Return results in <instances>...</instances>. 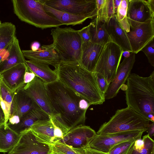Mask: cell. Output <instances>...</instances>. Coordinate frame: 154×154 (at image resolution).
I'll return each mask as SVG.
<instances>
[{
	"label": "cell",
	"instance_id": "cell-3",
	"mask_svg": "<svg viewBox=\"0 0 154 154\" xmlns=\"http://www.w3.org/2000/svg\"><path fill=\"white\" fill-rule=\"evenodd\" d=\"M125 89L128 107L154 122V71L147 77L130 73Z\"/></svg>",
	"mask_w": 154,
	"mask_h": 154
},
{
	"label": "cell",
	"instance_id": "cell-32",
	"mask_svg": "<svg viewBox=\"0 0 154 154\" xmlns=\"http://www.w3.org/2000/svg\"><path fill=\"white\" fill-rule=\"evenodd\" d=\"M144 145L141 150L134 151L130 149L128 154H154V141L147 134L143 137Z\"/></svg>",
	"mask_w": 154,
	"mask_h": 154
},
{
	"label": "cell",
	"instance_id": "cell-11",
	"mask_svg": "<svg viewBox=\"0 0 154 154\" xmlns=\"http://www.w3.org/2000/svg\"><path fill=\"white\" fill-rule=\"evenodd\" d=\"M132 52L137 54L154 38V20L130 27L126 33Z\"/></svg>",
	"mask_w": 154,
	"mask_h": 154
},
{
	"label": "cell",
	"instance_id": "cell-45",
	"mask_svg": "<svg viewBox=\"0 0 154 154\" xmlns=\"http://www.w3.org/2000/svg\"><path fill=\"white\" fill-rule=\"evenodd\" d=\"M5 117L4 114L0 105V126L5 124Z\"/></svg>",
	"mask_w": 154,
	"mask_h": 154
},
{
	"label": "cell",
	"instance_id": "cell-4",
	"mask_svg": "<svg viewBox=\"0 0 154 154\" xmlns=\"http://www.w3.org/2000/svg\"><path fill=\"white\" fill-rule=\"evenodd\" d=\"M15 14L21 21L44 29L63 25L46 12L41 0H13Z\"/></svg>",
	"mask_w": 154,
	"mask_h": 154
},
{
	"label": "cell",
	"instance_id": "cell-15",
	"mask_svg": "<svg viewBox=\"0 0 154 154\" xmlns=\"http://www.w3.org/2000/svg\"><path fill=\"white\" fill-rule=\"evenodd\" d=\"M135 61V54L131 52L130 56L125 58L119 64L115 76L104 95L105 100L115 97L122 86L127 81Z\"/></svg>",
	"mask_w": 154,
	"mask_h": 154
},
{
	"label": "cell",
	"instance_id": "cell-21",
	"mask_svg": "<svg viewBox=\"0 0 154 154\" xmlns=\"http://www.w3.org/2000/svg\"><path fill=\"white\" fill-rule=\"evenodd\" d=\"M105 26L112 42L119 46L123 51L132 52L126 32L118 23L115 16L106 23Z\"/></svg>",
	"mask_w": 154,
	"mask_h": 154
},
{
	"label": "cell",
	"instance_id": "cell-5",
	"mask_svg": "<svg viewBox=\"0 0 154 154\" xmlns=\"http://www.w3.org/2000/svg\"><path fill=\"white\" fill-rule=\"evenodd\" d=\"M52 43L61 61H79L83 42L78 30L71 27H57L51 30Z\"/></svg>",
	"mask_w": 154,
	"mask_h": 154
},
{
	"label": "cell",
	"instance_id": "cell-6",
	"mask_svg": "<svg viewBox=\"0 0 154 154\" xmlns=\"http://www.w3.org/2000/svg\"><path fill=\"white\" fill-rule=\"evenodd\" d=\"M150 121L127 106L117 110L108 122L101 126L96 133L106 134L134 131H146Z\"/></svg>",
	"mask_w": 154,
	"mask_h": 154
},
{
	"label": "cell",
	"instance_id": "cell-30",
	"mask_svg": "<svg viewBox=\"0 0 154 154\" xmlns=\"http://www.w3.org/2000/svg\"><path fill=\"white\" fill-rule=\"evenodd\" d=\"M128 5V0H122L115 16L118 23L126 33L130 29L127 18Z\"/></svg>",
	"mask_w": 154,
	"mask_h": 154
},
{
	"label": "cell",
	"instance_id": "cell-33",
	"mask_svg": "<svg viewBox=\"0 0 154 154\" xmlns=\"http://www.w3.org/2000/svg\"><path fill=\"white\" fill-rule=\"evenodd\" d=\"M136 140L126 141L118 144L112 147L108 153L109 154H128Z\"/></svg>",
	"mask_w": 154,
	"mask_h": 154
},
{
	"label": "cell",
	"instance_id": "cell-46",
	"mask_svg": "<svg viewBox=\"0 0 154 154\" xmlns=\"http://www.w3.org/2000/svg\"><path fill=\"white\" fill-rule=\"evenodd\" d=\"M122 0H113V5L115 14L117 13L118 8Z\"/></svg>",
	"mask_w": 154,
	"mask_h": 154
},
{
	"label": "cell",
	"instance_id": "cell-38",
	"mask_svg": "<svg viewBox=\"0 0 154 154\" xmlns=\"http://www.w3.org/2000/svg\"><path fill=\"white\" fill-rule=\"evenodd\" d=\"M90 24L78 30L83 43L91 42V35L90 32Z\"/></svg>",
	"mask_w": 154,
	"mask_h": 154
},
{
	"label": "cell",
	"instance_id": "cell-28",
	"mask_svg": "<svg viewBox=\"0 0 154 154\" xmlns=\"http://www.w3.org/2000/svg\"><path fill=\"white\" fill-rule=\"evenodd\" d=\"M97 15L94 20L108 23L115 16L113 0H96Z\"/></svg>",
	"mask_w": 154,
	"mask_h": 154
},
{
	"label": "cell",
	"instance_id": "cell-39",
	"mask_svg": "<svg viewBox=\"0 0 154 154\" xmlns=\"http://www.w3.org/2000/svg\"><path fill=\"white\" fill-rule=\"evenodd\" d=\"M35 76V74L27 67L24 76V83L26 84L31 82L34 79Z\"/></svg>",
	"mask_w": 154,
	"mask_h": 154
},
{
	"label": "cell",
	"instance_id": "cell-10",
	"mask_svg": "<svg viewBox=\"0 0 154 154\" xmlns=\"http://www.w3.org/2000/svg\"><path fill=\"white\" fill-rule=\"evenodd\" d=\"M50 145L39 142L29 129L20 134L19 140L7 154H50Z\"/></svg>",
	"mask_w": 154,
	"mask_h": 154
},
{
	"label": "cell",
	"instance_id": "cell-47",
	"mask_svg": "<svg viewBox=\"0 0 154 154\" xmlns=\"http://www.w3.org/2000/svg\"><path fill=\"white\" fill-rule=\"evenodd\" d=\"M130 52L128 51H123L122 55L125 58H128L129 57L130 55Z\"/></svg>",
	"mask_w": 154,
	"mask_h": 154
},
{
	"label": "cell",
	"instance_id": "cell-43",
	"mask_svg": "<svg viewBox=\"0 0 154 154\" xmlns=\"http://www.w3.org/2000/svg\"><path fill=\"white\" fill-rule=\"evenodd\" d=\"M148 133L149 136L152 138V136L153 135L154 133V122H152L151 124L148 125L146 131Z\"/></svg>",
	"mask_w": 154,
	"mask_h": 154
},
{
	"label": "cell",
	"instance_id": "cell-42",
	"mask_svg": "<svg viewBox=\"0 0 154 154\" xmlns=\"http://www.w3.org/2000/svg\"><path fill=\"white\" fill-rule=\"evenodd\" d=\"M85 154H109L88 147H85L84 148Z\"/></svg>",
	"mask_w": 154,
	"mask_h": 154
},
{
	"label": "cell",
	"instance_id": "cell-7",
	"mask_svg": "<svg viewBox=\"0 0 154 154\" xmlns=\"http://www.w3.org/2000/svg\"><path fill=\"white\" fill-rule=\"evenodd\" d=\"M123 52L114 43H107L101 52L94 72L102 75L110 84L115 76Z\"/></svg>",
	"mask_w": 154,
	"mask_h": 154
},
{
	"label": "cell",
	"instance_id": "cell-50",
	"mask_svg": "<svg viewBox=\"0 0 154 154\" xmlns=\"http://www.w3.org/2000/svg\"><path fill=\"white\" fill-rule=\"evenodd\" d=\"M4 154H6V153H4Z\"/></svg>",
	"mask_w": 154,
	"mask_h": 154
},
{
	"label": "cell",
	"instance_id": "cell-14",
	"mask_svg": "<svg viewBox=\"0 0 154 154\" xmlns=\"http://www.w3.org/2000/svg\"><path fill=\"white\" fill-rule=\"evenodd\" d=\"M96 135V132L90 126L82 125L70 130L58 141L72 148H83Z\"/></svg>",
	"mask_w": 154,
	"mask_h": 154
},
{
	"label": "cell",
	"instance_id": "cell-44",
	"mask_svg": "<svg viewBox=\"0 0 154 154\" xmlns=\"http://www.w3.org/2000/svg\"><path fill=\"white\" fill-rule=\"evenodd\" d=\"M40 43L37 41L33 42L31 45V50L33 51L38 50L40 48Z\"/></svg>",
	"mask_w": 154,
	"mask_h": 154
},
{
	"label": "cell",
	"instance_id": "cell-16",
	"mask_svg": "<svg viewBox=\"0 0 154 154\" xmlns=\"http://www.w3.org/2000/svg\"><path fill=\"white\" fill-rule=\"evenodd\" d=\"M25 57L29 60L51 65L56 69L61 60L55 50L53 44L43 45L37 51L23 50Z\"/></svg>",
	"mask_w": 154,
	"mask_h": 154
},
{
	"label": "cell",
	"instance_id": "cell-18",
	"mask_svg": "<svg viewBox=\"0 0 154 154\" xmlns=\"http://www.w3.org/2000/svg\"><path fill=\"white\" fill-rule=\"evenodd\" d=\"M104 46L91 42L83 43L79 63L87 70L94 72Z\"/></svg>",
	"mask_w": 154,
	"mask_h": 154
},
{
	"label": "cell",
	"instance_id": "cell-48",
	"mask_svg": "<svg viewBox=\"0 0 154 154\" xmlns=\"http://www.w3.org/2000/svg\"><path fill=\"white\" fill-rule=\"evenodd\" d=\"M50 154H64L61 152H58L54 151L51 150Z\"/></svg>",
	"mask_w": 154,
	"mask_h": 154
},
{
	"label": "cell",
	"instance_id": "cell-35",
	"mask_svg": "<svg viewBox=\"0 0 154 154\" xmlns=\"http://www.w3.org/2000/svg\"><path fill=\"white\" fill-rule=\"evenodd\" d=\"M147 57L149 62L154 66V39L145 46L141 50Z\"/></svg>",
	"mask_w": 154,
	"mask_h": 154
},
{
	"label": "cell",
	"instance_id": "cell-34",
	"mask_svg": "<svg viewBox=\"0 0 154 154\" xmlns=\"http://www.w3.org/2000/svg\"><path fill=\"white\" fill-rule=\"evenodd\" d=\"M14 92L8 88L0 78V96L2 99L12 105Z\"/></svg>",
	"mask_w": 154,
	"mask_h": 154
},
{
	"label": "cell",
	"instance_id": "cell-26",
	"mask_svg": "<svg viewBox=\"0 0 154 154\" xmlns=\"http://www.w3.org/2000/svg\"><path fill=\"white\" fill-rule=\"evenodd\" d=\"M44 4L45 10L46 12L57 19L63 25L80 24L88 19V18L83 16L75 15L58 10Z\"/></svg>",
	"mask_w": 154,
	"mask_h": 154
},
{
	"label": "cell",
	"instance_id": "cell-41",
	"mask_svg": "<svg viewBox=\"0 0 154 154\" xmlns=\"http://www.w3.org/2000/svg\"><path fill=\"white\" fill-rule=\"evenodd\" d=\"M20 117L17 115H11L8 119L7 125H14L17 124L20 122Z\"/></svg>",
	"mask_w": 154,
	"mask_h": 154
},
{
	"label": "cell",
	"instance_id": "cell-19",
	"mask_svg": "<svg viewBox=\"0 0 154 154\" xmlns=\"http://www.w3.org/2000/svg\"><path fill=\"white\" fill-rule=\"evenodd\" d=\"M24 87H21L15 91L11 105V116L16 115L20 119L30 111L39 107L24 91Z\"/></svg>",
	"mask_w": 154,
	"mask_h": 154
},
{
	"label": "cell",
	"instance_id": "cell-22",
	"mask_svg": "<svg viewBox=\"0 0 154 154\" xmlns=\"http://www.w3.org/2000/svg\"><path fill=\"white\" fill-rule=\"evenodd\" d=\"M50 118V116L39 107H38L25 114L17 124L8 125V126L12 130L20 135L24 131L29 129L31 126L36 121L38 120L48 119Z\"/></svg>",
	"mask_w": 154,
	"mask_h": 154
},
{
	"label": "cell",
	"instance_id": "cell-23",
	"mask_svg": "<svg viewBox=\"0 0 154 154\" xmlns=\"http://www.w3.org/2000/svg\"><path fill=\"white\" fill-rule=\"evenodd\" d=\"M26 60L16 36L11 45L8 56L0 63V74L17 64L25 63Z\"/></svg>",
	"mask_w": 154,
	"mask_h": 154
},
{
	"label": "cell",
	"instance_id": "cell-27",
	"mask_svg": "<svg viewBox=\"0 0 154 154\" xmlns=\"http://www.w3.org/2000/svg\"><path fill=\"white\" fill-rule=\"evenodd\" d=\"M91 42L104 46L111 42V38L106 28V23L97 21L94 19L90 23Z\"/></svg>",
	"mask_w": 154,
	"mask_h": 154
},
{
	"label": "cell",
	"instance_id": "cell-40",
	"mask_svg": "<svg viewBox=\"0 0 154 154\" xmlns=\"http://www.w3.org/2000/svg\"><path fill=\"white\" fill-rule=\"evenodd\" d=\"M11 44V43L6 48L0 52V63L5 60L8 56Z\"/></svg>",
	"mask_w": 154,
	"mask_h": 154
},
{
	"label": "cell",
	"instance_id": "cell-2",
	"mask_svg": "<svg viewBox=\"0 0 154 154\" xmlns=\"http://www.w3.org/2000/svg\"><path fill=\"white\" fill-rule=\"evenodd\" d=\"M54 70L59 81L79 94L90 105H101L105 102L94 72L85 69L79 62L61 61Z\"/></svg>",
	"mask_w": 154,
	"mask_h": 154
},
{
	"label": "cell",
	"instance_id": "cell-8",
	"mask_svg": "<svg viewBox=\"0 0 154 154\" xmlns=\"http://www.w3.org/2000/svg\"><path fill=\"white\" fill-rule=\"evenodd\" d=\"M46 5L72 14L93 19L97 15L96 0H41Z\"/></svg>",
	"mask_w": 154,
	"mask_h": 154
},
{
	"label": "cell",
	"instance_id": "cell-24",
	"mask_svg": "<svg viewBox=\"0 0 154 154\" xmlns=\"http://www.w3.org/2000/svg\"><path fill=\"white\" fill-rule=\"evenodd\" d=\"M25 64L36 76L46 84L58 80V76L56 71L52 69L48 64L29 60H26Z\"/></svg>",
	"mask_w": 154,
	"mask_h": 154
},
{
	"label": "cell",
	"instance_id": "cell-25",
	"mask_svg": "<svg viewBox=\"0 0 154 154\" xmlns=\"http://www.w3.org/2000/svg\"><path fill=\"white\" fill-rule=\"evenodd\" d=\"M20 135L5 124L0 126V152L8 153L18 142Z\"/></svg>",
	"mask_w": 154,
	"mask_h": 154
},
{
	"label": "cell",
	"instance_id": "cell-37",
	"mask_svg": "<svg viewBox=\"0 0 154 154\" xmlns=\"http://www.w3.org/2000/svg\"><path fill=\"white\" fill-rule=\"evenodd\" d=\"M94 73L99 88L101 92L104 95L109 84L107 83L102 75L97 72Z\"/></svg>",
	"mask_w": 154,
	"mask_h": 154
},
{
	"label": "cell",
	"instance_id": "cell-20",
	"mask_svg": "<svg viewBox=\"0 0 154 154\" xmlns=\"http://www.w3.org/2000/svg\"><path fill=\"white\" fill-rule=\"evenodd\" d=\"M27 66L25 63L17 64L0 74V78L10 89L15 91L26 85L23 81Z\"/></svg>",
	"mask_w": 154,
	"mask_h": 154
},
{
	"label": "cell",
	"instance_id": "cell-17",
	"mask_svg": "<svg viewBox=\"0 0 154 154\" xmlns=\"http://www.w3.org/2000/svg\"><path fill=\"white\" fill-rule=\"evenodd\" d=\"M55 126L50 116L49 119L36 121L30 129L38 141L51 145L56 142L54 135Z\"/></svg>",
	"mask_w": 154,
	"mask_h": 154
},
{
	"label": "cell",
	"instance_id": "cell-1",
	"mask_svg": "<svg viewBox=\"0 0 154 154\" xmlns=\"http://www.w3.org/2000/svg\"><path fill=\"white\" fill-rule=\"evenodd\" d=\"M46 87L54 109L51 117L63 136L72 129L85 125L86 113L90 105L86 100L58 80L46 83Z\"/></svg>",
	"mask_w": 154,
	"mask_h": 154
},
{
	"label": "cell",
	"instance_id": "cell-13",
	"mask_svg": "<svg viewBox=\"0 0 154 154\" xmlns=\"http://www.w3.org/2000/svg\"><path fill=\"white\" fill-rule=\"evenodd\" d=\"M23 90L41 109L51 116H53L54 109L47 93L45 83L36 76L32 82L25 85Z\"/></svg>",
	"mask_w": 154,
	"mask_h": 154
},
{
	"label": "cell",
	"instance_id": "cell-31",
	"mask_svg": "<svg viewBox=\"0 0 154 154\" xmlns=\"http://www.w3.org/2000/svg\"><path fill=\"white\" fill-rule=\"evenodd\" d=\"M50 146L51 150L64 154H85L84 148L76 149L72 148L59 141L56 142Z\"/></svg>",
	"mask_w": 154,
	"mask_h": 154
},
{
	"label": "cell",
	"instance_id": "cell-49",
	"mask_svg": "<svg viewBox=\"0 0 154 154\" xmlns=\"http://www.w3.org/2000/svg\"><path fill=\"white\" fill-rule=\"evenodd\" d=\"M2 23H1V21L0 20V26L1 25V24H2Z\"/></svg>",
	"mask_w": 154,
	"mask_h": 154
},
{
	"label": "cell",
	"instance_id": "cell-9",
	"mask_svg": "<svg viewBox=\"0 0 154 154\" xmlns=\"http://www.w3.org/2000/svg\"><path fill=\"white\" fill-rule=\"evenodd\" d=\"M145 131H134L110 134H97L87 147L108 153L112 147L120 143L141 138L143 133Z\"/></svg>",
	"mask_w": 154,
	"mask_h": 154
},
{
	"label": "cell",
	"instance_id": "cell-12",
	"mask_svg": "<svg viewBox=\"0 0 154 154\" xmlns=\"http://www.w3.org/2000/svg\"><path fill=\"white\" fill-rule=\"evenodd\" d=\"M127 18L130 27L154 20V10L148 0H128Z\"/></svg>",
	"mask_w": 154,
	"mask_h": 154
},
{
	"label": "cell",
	"instance_id": "cell-36",
	"mask_svg": "<svg viewBox=\"0 0 154 154\" xmlns=\"http://www.w3.org/2000/svg\"><path fill=\"white\" fill-rule=\"evenodd\" d=\"M0 105L5 116V125H7L11 114V105L4 100L0 96Z\"/></svg>",
	"mask_w": 154,
	"mask_h": 154
},
{
	"label": "cell",
	"instance_id": "cell-29",
	"mask_svg": "<svg viewBox=\"0 0 154 154\" xmlns=\"http://www.w3.org/2000/svg\"><path fill=\"white\" fill-rule=\"evenodd\" d=\"M16 28L11 22L2 23L0 26V52L8 46L16 36Z\"/></svg>",
	"mask_w": 154,
	"mask_h": 154
}]
</instances>
